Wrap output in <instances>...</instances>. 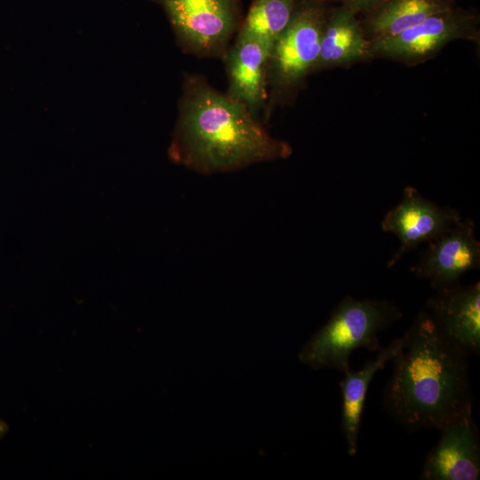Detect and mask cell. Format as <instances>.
Returning a JSON list of instances; mask_svg holds the SVG:
<instances>
[{"instance_id":"7","label":"cell","mask_w":480,"mask_h":480,"mask_svg":"<svg viewBox=\"0 0 480 480\" xmlns=\"http://www.w3.org/2000/svg\"><path fill=\"white\" fill-rule=\"evenodd\" d=\"M459 213L425 199L413 187L404 190L403 199L382 220L381 228L401 240V247L389 260L393 266L408 251L431 242L460 221Z\"/></svg>"},{"instance_id":"10","label":"cell","mask_w":480,"mask_h":480,"mask_svg":"<svg viewBox=\"0 0 480 480\" xmlns=\"http://www.w3.org/2000/svg\"><path fill=\"white\" fill-rule=\"evenodd\" d=\"M469 26L468 17L449 9L395 36L375 38L368 44L367 53L399 60H420L436 52L451 40L461 37Z\"/></svg>"},{"instance_id":"3","label":"cell","mask_w":480,"mask_h":480,"mask_svg":"<svg viewBox=\"0 0 480 480\" xmlns=\"http://www.w3.org/2000/svg\"><path fill=\"white\" fill-rule=\"evenodd\" d=\"M402 316L399 308L386 300L346 296L303 346L299 360L313 369L345 373L350 370L352 352L360 348L380 351V332Z\"/></svg>"},{"instance_id":"14","label":"cell","mask_w":480,"mask_h":480,"mask_svg":"<svg viewBox=\"0 0 480 480\" xmlns=\"http://www.w3.org/2000/svg\"><path fill=\"white\" fill-rule=\"evenodd\" d=\"M449 9L444 0H387L378 6L368 26L376 38L395 36Z\"/></svg>"},{"instance_id":"1","label":"cell","mask_w":480,"mask_h":480,"mask_svg":"<svg viewBox=\"0 0 480 480\" xmlns=\"http://www.w3.org/2000/svg\"><path fill=\"white\" fill-rule=\"evenodd\" d=\"M292 152V147L272 137L244 104L201 75H184L168 148L172 163L214 174L284 159Z\"/></svg>"},{"instance_id":"17","label":"cell","mask_w":480,"mask_h":480,"mask_svg":"<svg viewBox=\"0 0 480 480\" xmlns=\"http://www.w3.org/2000/svg\"><path fill=\"white\" fill-rule=\"evenodd\" d=\"M9 429L8 423L0 419V440L9 432Z\"/></svg>"},{"instance_id":"11","label":"cell","mask_w":480,"mask_h":480,"mask_svg":"<svg viewBox=\"0 0 480 480\" xmlns=\"http://www.w3.org/2000/svg\"><path fill=\"white\" fill-rule=\"evenodd\" d=\"M269 50L260 42L237 38L223 60L228 77L227 94L257 117L268 100L267 66Z\"/></svg>"},{"instance_id":"4","label":"cell","mask_w":480,"mask_h":480,"mask_svg":"<svg viewBox=\"0 0 480 480\" xmlns=\"http://www.w3.org/2000/svg\"><path fill=\"white\" fill-rule=\"evenodd\" d=\"M161 5L186 53L223 59L241 25L239 0H149Z\"/></svg>"},{"instance_id":"13","label":"cell","mask_w":480,"mask_h":480,"mask_svg":"<svg viewBox=\"0 0 480 480\" xmlns=\"http://www.w3.org/2000/svg\"><path fill=\"white\" fill-rule=\"evenodd\" d=\"M354 13L343 8L324 20L319 58L315 68L347 63L367 53L368 43Z\"/></svg>"},{"instance_id":"9","label":"cell","mask_w":480,"mask_h":480,"mask_svg":"<svg viewBox=\"0 0 480 480\" xmlns=\"http://www.w3.org/2000/svg\"><path fill=\"white\" fill-rule=\"evenodd\" d=\"M436 327L468 356L480 351V284L437 290L425 305Z\"/></svg>"},{"instance_id":"12","label":"cell","mask_w":480,"mask_h":480,"mask_svg":"<svg viewBox=\"0 0 480 480\" xmlns=\"http://www.w3.org/2000/svg\"><path fill=\"white\" fill-rule=\"evenodd\" d=\"M400 349V339L393 340L387 347L378 351L377 356L368 361L357 371L348 370L340 382L342 394L341 430L345 438L347 452L354 456L357 443L364 401L368 387L374 375L392 361Z\"/></svg>"},{"instance_id":"8","label":"cell","mask_w":480,"mask_h":480,"mask_svg":"<svg viewBox=\"0 0 480 480\" xmlns=\"http://www.w3.org/2000/svg\"><path fill=\"white\" fill-rule=\"evenodd\" d=\"M429 243L412 270L417 276L428 279L436 291L459 284L463 274L479 268L480 244L470 220H460Z\"/></svg>"},{"instance_id":"6","label":"cell","mask_w":480,"mask_h":480,"mask_svg":"<svg viewBox=\"0 0 480 480\" xmlns=\"http://www.w3.org/2000/svg\"><path fill=\"white\" fill-rule=\"evenodd\" d=\"M439 431L440 438L424 461L420 479H479L480 438L472 411L453 418Z\"/></svg>"},{"instance_id":"16","label":"cell","mask_w":480,"mask_h":480,"mask_svg":"<svg viewBox=\"0 0 480 480\" xmlns=\"http://www.w3.org/2000/svg\"><path fill=\"white\" fill-rule=\"evenodd\" d=\"M347 8L353 12L356 11H365L380 6L387 0H342Z\"/></svg>"},{"instance_id":"5","label":"cell","mask_w":480,"mask_h":480,"mask_svg":"<svg viewBox=\"0 0 480 480\" xmlns=\"http://www.w3.org/2000/svg\"><path fill=\"white\" fill-rule=\"evenodd\" d=\"M324 20L322 10L316 5L294 10L269 52L267 84L273 93L298 84L316 67Z\"/></svg>"},{"instance_id":"15","label":"cell","mask_w":480,"mask_h":480,"mask_svg":"<svg viewBox=\"0 0 480 480\" xmlns=\"http://www.w3.org/2000/svg\"><path fill=\"white\" fill-rule=\"evenodd\" d=\"M295 0H253L237 38L253 39L270 49L294 12Z\"/></svg>"},{"instance_id":"2","label":"cell","mask_w":480,"mask_h":480,"mask_svg":"<svg viewBox=\"0 0 480 480\" xmlns=\"http://www.w3.org/2000/svg\"><path fill=\"white\" fill-rule=\"evenodd\" d=\"M400 339L383 391L388 413L411 431L440 429L472 411L468 356L422 310Z\"/></svg>"}]
</instances>
